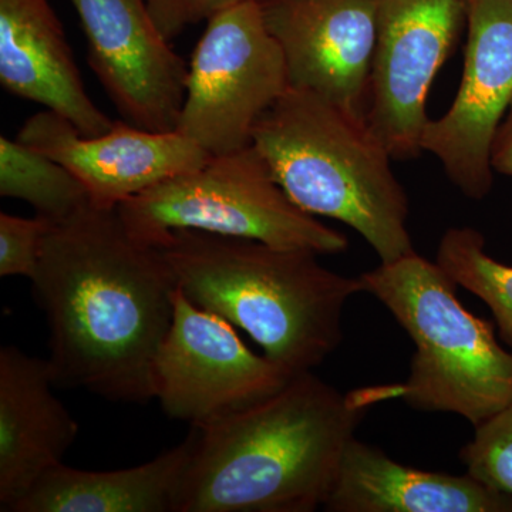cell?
Segmentation results:
<instances>
[{
	"label": "cell",
	"mask_w": 512,
	"mask_h": 512,
	"mask_svg": "<svg viewBox=\"0 0 512 512\" xmlns=\"http://www.w3.org/2000/svg\"><path fill=\"white\" fill-rule=\"evenodd\" d=\"M0 83L69 120L82 136L107 133L109 119L90 99L56 13L47 0H0Z\"/></svg>",
	"instance_id": "obj_15"
},
{
	"label": "cell",
	"mask_w": 512,
	"mask_h": 512,
	"mask_svg": "<svg viewBox=\"0 0 512 512\" xmlns=\"http://www.w3.org/2000/svg\"><path fill=\"white\" fill-rule=\"evenodd\" d=\"M414 343L410 375L397 399L421 412L454 413L474 427L512 400V350L493 323L457 298L458 285L437 262L414 252L360 275Z\"/></svg>",
	"instance_id": "obj_5"
},
{
	"label": "cell",
	"mask_w": 512,
	"mask_h": 512,
	"mask_svg": "<svg viewBox=\"0 0 512 512\" xmlns=\"http://www.w3.org/2000/svg\"><path fill=\"white\" fill-rule=\"evenodd\" d=\"M284 52L289 87L366 121L376 49V0H259Z\"/></svg>",
	"instance_id": "obj_12"
},
{
	"label": "cell",
	"mask_w": 512,
	"mask_h": 512,
	"mask_svg": "<svg viewBox=\"0 0 512 512\" xmlns=\"http://www.w3.org/2000/svg\"><path fill=\"white\" fill-rule=\"evenodd\" d=\"M460 460L470 476L512 495V400L476 427L473 440L461 448Z\"/></svg>",
	"instance_id": "obj_20"
},
{
	"label": "cell",
	"mask_w": 512,
	"mask_h": 512,
	"mask_svg": "<svg viewBox=\"0 0 512 512\" xmlns=\"http://www.w3.org/2000/svg\"><path fill=\"white\" fill-rule=\"evenodd\" d=\"M87 40L94 76L121 120L177 130L188 63L158 30L146 0H70Z\"/></svg>",
	"instance_id": "obj_11"
},
{
	"label": "cell",
	"mask_w": 512,
	"mask_h": 512,
	"mask_svg": "<svg viewBox=\"0 0 512 512\" xmlns=\"http://www.w3.org/2000/svg\"><path fill=\"white\" fill-rule=\"evenodd\" d=\"M252 146L302 211L348 225L382 264L416 252L406 191L366 121L288 87L256 124Z\"/></svg>",
	"instance_id": "obj_4"
},
{
	"label": "cell",
	"mask_w": 512,
	"mask_h": 512,
	"mask_svg": "<svg viewBox=\"0 0 512 512\" xmlns=\"http://www.w3.org/2000/svg\"><path fill=\"white\" fill-rule=\"evenodd\" d=\"M463 79L456 99L430 120L421 150L458 190L483 200L493 187L491 147L512 100V0H470Z\"/></svg>",
	"instance_id": "obj_10"
},
{
	"label": "cell",
	"mask_w": 512,
	"mask_h": 512,
	"mask_svg": "<svg viewBox=\"0 0 512 512\" xmlns=\"http://www.w3.org/2000/svg\"><path fill=\"white\" fill-rule=\"evenodd\" d=\"M0 195L28 202L37 217L57 224L92 202L86 187L56 160L0 137Z\"/></svg>",
	"instance_id": "obj_18"
},
{
	"label": "cell",
	"mask_w": 512,
	"mask_h": 512,
	"mask_svg": "<svg viewBox=\"0 0 512 512\" xmlns=\"http://www.w3.org/2000/svg\"><path fill=\"white\" fill-rule=\"evenodd\" d=\"M292 377L249 350L232 323L175 289L173 323L154 362V393L170 419L204 426L272 396Z\"/></svg>",
	"instance_id": "obj_8"
},
{
	"label": "cell",
	"mask_w": 512,
	"mask_h": 512,
	"mask_svg": "<svg viewBox=\"0 0 512 512\" xmlns=\"http://www.w3.org/2000/svg\"><path fill=\"white\" fill-rule=\"evenodd\" d=\"M156 247L194 305L247 332L292 376L339 348L343 309L365 292L360 276L329 271L309 249L198 231L171 232Z\"/></svg>",
	"instance_id": "obj_3"
},
{
	"label": "cell",
	"mask_w": 512,
	"mask_h": 512,
	"mask_svg": "<svg viewBox=\"0 0 512 512\" xmlns=\"http://www.w3.org/2000/svg\"><path fill=\"white\" fill-rule=\"evenodd\" d=\"M491 165L495 173L512 177V100L494 136Z\"/></svg>",
	"instance_id": "obj_23"
},
{
	"label": "cell",
	"mask_w": 512,
	"mask_h": 512,
	"mask_svg": "<svg viewBox=\"0 0 512 512\" xmlns=\"http://www.w3.org/2000/svg\"><path fill=\"white\" fill-rule=\"evenodd\" d=\"M436 262L458 286L488 306L500 338L512 350V266L488 255L483 234L468 227L448 229Z\"/></svg>",
	"instance_id": "obj_19"
},
{
	"label": "cell",
	"mask_w": 512,
	"mask_h": 512,
	"mask_svg": "<svg viewBox=\"0 0 512 512\" xmlns=\"http://www.w3.org/2000/svg\"><path fill=\"white\" fill-rule=\"evenodd\" d=\"M130 234L156 247L175 231L251 239L278 248L339 254L345 235L302 211L254 146L211 156L117 207Z\"/></svg>",
	"instance_id": "obj_6"
},
{
	"label": "cell",
	"mask_w": 512,
	"mask_h": 512,
	"mask_svg": "<svg viewBox=\"0 0 512 512\" xmlns=\"http://www.w3.org/2000/svg\"><path fill=\"white\" fill-rule=\"evenodd\" d=\"M16 140L66 167L103 207H119L211 157L177 130H146L120 119L107 133L86 137L50 110L30 116Z\"/></svg>",
	"instance_id": "obj_13"
},
{
	"label": "cell",
	"mask_w": 512,
	"mask_h": 512,
	"mask_svg": "<svg viewBox=\"0 0 512 512\" xmlns=\"http://www.w3.org/2000/svg\"><path fill=\"white\" fill-rule=\"evenodd\" d=\"M52 222L42 217L22 218L0 214V276H25L32 279L39 264L40 251Z\"/></svg>",
	"instance_id": "obj_21"
},
{
	"label": "cell",
	"mask_w": 512,
	"mask_h": 512,
	"mask_svg": "<svg viewBox=\"0 0 512 512\" xmlns=\"http://www.w3.org/2000/svg\"><path fill=\"white\" fill-rule=\"evenodd\" d=\"M396 399L394 384L339 392L313 372L195 429L177 512H313L370 407Z\"/></svg>",
	"instance_id": "obj_2"
},
{
	"label": "cell",
	"mask_w": 512,
	"mask_h": 512,
	"mask_svg": "<svg viewBox=\"0 0 512 512\" xmlns=\"http://www.w3.org/2000/svg\"><path fill=\"white\" fill-rule=\"evenodd\" d=\"M53 386L47 359L16 346L0 349V511L15 512L79 436Z\"/></svg>",
	"instance_id": "obj_14"
},
{
	"label": "cell",
	"mask_w": 512,
	"mask_h": 512,
	"mask_svg": "<svg viewBox=\"0 0 512 512\" xmlns=\"http://www.w3.org/2000/svg\"><path fill=\"white\" fill-rule=\"evenodd\" d=\"M332 512H512V495L466 474L402 466L353 437L323 505Z\"/></svg>",
	"instance_id": "obj_16"
},
{
	"label": "cell",
	"mask_w": 512,
	"mask_h": 512,
	"mask_svg": "<svg viewBox=\"0 0 512 512\" xmlns=\"http://www.w3.org/2000/svg\"><path fill=\"white\" fill-rule=\"evenodd\" d=\"M195 446L183 443L140 466L87 471L59 464L37 481L15 512H177Z\"/></svg>",
	"instance_id": "obj_17"
},
{
	"label": "cell",
	"mask_w": 512,
	"mask_h": 512,
	"mask_svg": "<svg viewBox=\"0 0 512 512\" xmlns=\"http://www.w3.org/2000/svg\"><path fill=\"white\" fill-rule=\"evenodd\" d=\"M161 35L173 42L185 29L208 22L221 12L248 0H146Z\"/></svg>",
	"instance_id": "obj_22"
},
{
	"label": "cell",
	"mask_w": 512,
	"mask_h": 512,
	"mask_svg": "<svg viewBox=\"0 0 512 512\" xmlns=\"http://www.w3.org/2000/svg\"><path fill=\"white\" fill-rule=\"evenodd\" d=\"M57 387L110 402L156 399L154 362L174 318L173 272L130 234L117 207L89 202L52 224L32 279Z\"/></svg>",
	"instance_id": "obj_1"
},
{
	"label": "cell",
	"mask_w": 512,
	"mask_h": 512,
	"mask_svg": "<svg viewBox=\"0 0 512 512\" xmlns=\"http://www.w3.org/2000/svg\"><path fill=\"white\" fill-rule=\"evenodd\" d=\"M468 8L470 0H376L366 120L393 158L423 151L431 83L467 26Z\"/></svg>",
	"instance_id": "obj_9"
},
{
	"label": "cell",
	"mask_w": 512,
	"mask_h": 512,
	"mask_svg": "<svg viewBox=\"0 0 512 512\" xmlns=\"http://www.w3.org/2000/svg\"><path fill=\"white\" fill-rule=\"evenodd\" d=\"M288 87L284 52L259 0H248L208 20L188 63L177 131L210 156L241 150Z\"/></svg>",
	"instance_id": "obj_7"
}]
</instances>
